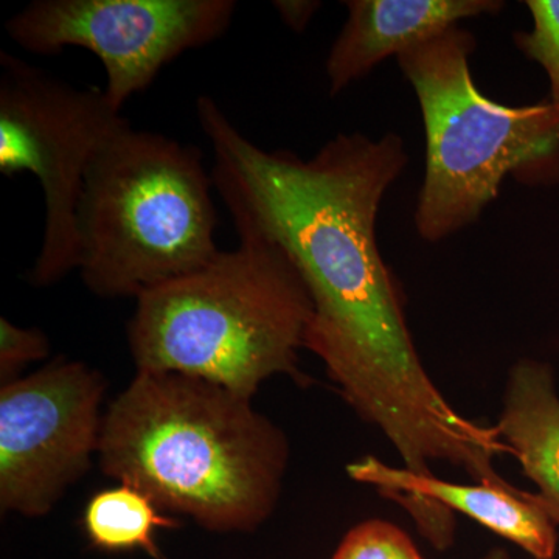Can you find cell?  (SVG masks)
Returning a JSON list of instances; mask_svg holds the SVG:
<instances>
[{
	"label": "cell",
	"mask_w": 559,
	"mask_h": 559,
	"mask_svg": "<svg viewBox=\"0 0 559 559\" xmlns=\"http://www.w3.org/2000/svg\"><path fill=\"white\" fill-rule=\"evenodd\" d=\"M213 151V186L235 226L288 253L312 300L305 348L342 399L377 426L404 468L429 476L433 462L496 484L507 452L495 426L460 415L436 388L406 318V297L378 248L381 202L406 168L403 139L337 134L311 159L266 151L246 138L207 95L197 102Z\"/></svg>",
	"instance_id": "cell-1"
},
{
	"label": "cell",
	"mask_w": 559,
	"mask_h": 559,
	"mask_svg": "<svg viewBox=\"0 0 559 559\" xmlns=\"http://www.w3.org/2000/svg\"><path fill=\"white\" fill-rule=\"evenodd\" d=\"M103 474L216 533L253 532L277 507L285 433L252 399L179 373L138 371L103 414Z\"/></svg>",
	"instance_id": "cell-2"
},
{
	"label": "cell",
	"mask_w": 559,
	"mask_h": 559,
	"mask_svg": "<svg viewBox=\"0 0 559 559\" xmlns=\"http://www.w3.org/2000/svg\"><path fill=\"white\" fill-rule=\"evenodd\" d=\"M234 250L139 296L128 323L138 371L215 382L253 399L275 374L305 380L312 300L293 260L248 226Z\"/></svg>",
	"instance_id": "cell-3"
},
{
	"label": "cell",
	"mask_w": 559,
	"mask_h": 559,
	"mask_svg": "<svg viewBox=\"0 0 559 559\" xmlns=\"http://www.w3.org/2000/svg\"><path fill=\"white\" fill-rule=\"evenodd\" d=\"M213 187L197 146L120 120L92 156L76 209L87 289L138 299L215 259Z\"/></svg>",
	"instance_id": "cell-4"
},
{
	"label": "cell",
	"mask_w": 559,
	"mask_h": 559,
	"mask_svg": "<svg viewBox=\"0 0 559 559\" xmlns=\"http://www.w3.org/2000/svg\"><path fill=\"white\" fill-rule=\"evenodd\" d=\"M477 40L454 27L404 51L426 132V171L415 229L447 240L480 218L507 178L530 187L559 183V109L547 98L509 106L477 87L469 60Z\"/></svg>",
	"instance_id": "cell-5"
},
{
	"label": "cell",
	"mask_w": 559,
	"mask_h": 559,
	"mask_svg": "<svg viewBox=\"0 0 559 559\" xmlns=\"http://www.w3.org/2000/svg\"><path fill=\"white\" fill-rule=\"evenodd\" d=\"M100 87H76L0 53V173H31L44 198L43 241L27 280L47 288L79 271L76 209L95 150L120 120Z\"/></svg>",
	"instance_id": "cell-6"
},
{
	"label": "cell",
	"mask_w": 559,
	"mask_h": 559,
	"mask_svg": "<svg viewBox=\"0 0 559 559\" xmlns=\"http://www.w3.org/2000/svg\"><path fill=\"white\" fill-rule=\"evenodd\" d=\"M234 0H35L5 22L21 49L92 51L105 69V95L121 112L165 66L229 31Z\"/></svg>",
	"instance_id": "cell-7"
},
{
	"label": "cell",
	"mask_w": 559,
	"mask_h": 559,
	"mask_svg": "<svg viewBox=\"0 0 559 559\" xmlns=\"http://www.w3.org/2000/svg\"><path fill=\"white\" fill-rule=\"evenodd\" d=\"M106 382L80 360L58 359L0 388V509L50 513L100 448Z\"/></svg>",
	"instance_id": "cell-8"
},
{
	"label": "cell",
	"mask_w": 559,
	"mask_h": 559,
	"mask_svg": "<svg viewBox=\"0 0 559 559\" xmlns=\"http://www.w3.org/2000/svg\"><path fill=\"white\" fill-rule=\"evenodd\" d=\"M353 480L369 484L381 496L409 511L412 520L433 549H451L455 540L454 513L465 514L489 532L516 544L535 559H555L558 525L539 506L535 492L488 485H459L436 474L418 476L366 455L347 466Z\"/></svg>",
	"instance_id": "cell-9"
},
{
	"label": "cell",
	"mask_w": 559,
	"mask_h": 559,
	"mask_svg": "<svg viewBox=\"0 0 559 559\" xmlns=\"http://www.w3.org/2000/svg\"><path fill=\"white\" fill-rule=\"evenodd\" d=\"M348 20L325 62L330 95L369 75L390 57L399 58L460 21L491 16L502 0H347Z\"/></svg>",
	"instance_id": "cell-10"
},
{
	"label": "cell",
	"mask_w": 559,
	"mask_h": 559,
	"mask_svg": "<svg viewBox=\"0 0 559 559\" xmlns=\"http://www.w3.org/2000/svg\"><path fill=\"white\" fill-rule=\"evenodd\" d=\"M495 428L538 487L539 506L559 525V395L549 364L522 359L511 369Z\"/></svg>",
	"instance_id": "cell-11"
},
{
	"label": "cell",
	"mask_w": 559,
	"mask_h": 559,
	"mask_svg": "<svg viewBox=\"0 0 559 559\" xmlns=\"http://www.w3.org/2000/svg\"><path fill=\"white\" fill-rule=\"evenodd\" d=\"M83 525L92 546L97 549H140L151 558L162 559L156 533L162 528L179 527V522L165 516L145 492L120 484L116 488L103 489L90 500L84 510Z\"/></svg>",
	"instance_id": "cell-12"
},
{
	"label": "cell",
	"mask_w": 559,
	"mask_h": 559,
	"mask_svg": "<svg viewBox=\"0 0 559 559\" xmlns=\"http://www.w3.org/2000/svg\"><path fill=\"white\" fill-rule=\"evenodd\" d=\"M532 28L514 32L518 49L546 72L550 98L559 109V0H527L525 2Z\"/></svg>",
	"instance_id": "cell-13"
},
{
	"label": "cell",
	"mask_w": 559,
	"mask_h": 559,
	"mask_svg": "<svg viewBox=\"0 0 559 559\" xmlns=\"http://www.w3.org/2000/svg\"><path fill=\"white\" fill-rule=\"evenodd\" d=\"M333 559H425L399 525L381 520L360 522L344 536Z\"/></svg>",
	"instance_id": "cell-14"
},
{
	"label": "cell",
	"mask_w": 559,
	"mask_h": 559,
	"mask_svg": "<svg viewBox=\"0 0 559 559\" xmlns=\"http://www.w3.org/2000/svg\"><path fill=\"white\" fill-rule=\"evenodd\" d=\"M50 353L49 337L38 329L14 325L0 319V381L20 380L21 371L33 362L46 359Z\"/></svg>",
	"instance_id": "cell-15"
},
{
	"label": "cell",
	"mask_w": 559,
	"mask_h": 559,
	"mask_svg": "<svg viewBox=\"0 0 559 559\" xmlns=\"http://www.w3.org/2000/svg\"><path fill=\"white\" fill-rule=\"evenodd\" d=\"M274 5L282 21L297 33L308 27L316 11L320 9V2H311V0H282V2H274Z\"/></svg>",
	"instance_id": "cell-16"
},
{
	"label": "cell",
	"mask_w": 559,
	"mask_h": 559,
	"mask_svg": "<svg viewBox=\"0 0 559 559\" xmlns=\"http://www.w3.org/2000/svg\"><path fill=\"white\" fill-rule=\"evenodd\" d=\"M484 559H511L509 551L503 549H492L489 550L487 555H485Z\"/></svg>",
	"instance_id": "cell-17"
}]
</instances>
